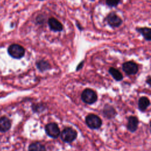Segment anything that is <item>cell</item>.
I'll return each instance as SVG.
<instances>
[{"label": "cell", "mask_w": 151, "mask_h": 151, "mask_svg": "<svg viewBox=\"0 0 151 151\" xmlns=\"http://www.w3.org/2000/svg\"><path fill=\"white\" fill-rule=\"evenodd\" d=\"M39 1H43V0H39Z\"/></svg>", "instance_id": "7402d4cb"}, {"label": "cell", "mask_w": 151, "mask_h": 151, "mask_svg": "<svg viewBox=\"0 0 151 151\" xmlns=\"http://www.w3.org/2000/svg\"><path fill=\"white\" fill-rule=\"evenodd\" d=\"M109 73L113 77V78L116 81H121L123 80V75L122 73L117 69L113 67H110L109 70Z\"/></svg>", "instance_id": "2e32d148"}, {"label": "cell", "mask_w": 151, "mask_h": 151, "mask_svg": "<svg viewBox=\"0 0 151 151\" xmlns=\"http://www.w3.org/2000/svg\"><path fill=\"white\" fill-rule=\"evenodd\" d=\"M44 17L42 15H38L37 18H36V21L37 23L38 24H42V22H44V19H43Z\"/></svg>", "instance_id": "d6986e66"}, {"label": "cell", "mask_w": 151, "mask_h": 151, "mask_svg": "<svg viewBox=\"0 0 151 151\" xmlns=\"http://www.w3.org/2000/svg\"><path fill=\"white\" fill-rule=\"evenodd\" d=\"M150 105V101L146 97H142L138 101V107L140 110L145 111Z\"/></svg>", "instance_id": "4fadbf2b"}, {"label": "cell", "mask_w": 151, "mask_h": 151, "mask_svg": "<svg viewBox=\"0 0 151 151\" xmlns=\"http://www.w3.org/2000/svg\"><path fill=\"white\" fill-rule=\"evenodd\" d=\"M120 1V0H106V4L110 7H114L116 6Z\"/></svg>", "instance_id": "ac0fdd59"}, {"label": "cell", "mask_w": 151, "mask_h": 151, "mask_svg": "<svg viewBox=\"0 0 151 151\" xmlns=\"http://www.w3.org/2000/svg\"><path fill=\"white\" fill-rule=\"evenodd\" d=\"M48 24L50 28L53 31L60 32L63 29L61 23L55 18H50L48 21Z\"/></svg>", "instance_id": "ba28073f"}, {"label": "cell", "mask_w": 151, "mask_h": 151, "mask_svg": "<svg viewBox=\"0 0 151 151\" xmlns=\"http://www.w3.org/2000/svg\"><path fill=\"white\" fill-rule=\"evenodd\" d=\"M108 24L113 28L119 27L122 24V19L117 16L114 12H112L109 14L106 18Z\"/></svg>", "instance_id": "52a82bcc"}, {"label": "cell", "mask_w": 151, "mask_h": 151, "mask_svg": "<svg viewBox=\"0 0 151 151\" xmlns=\"http://www.w3.org/2000/svg\"><path fill=\"white\" fill-rule=\"evenodd\" d=\"M8 52L9 55L12 57L16 59H19L24 55L25 49L19 44H14L8 47Z\"/></svg>", "instance_id": "7a4b0ae2"}, {"label": "cell", "mask_w": 151, "mask_h": 151, "mask_svg": "<svg viewBox=\"0 0 151 151\" xmlns=\"http://www.w3.org/2000/svg\"><path fill=\"white\" fill-rule=\"evenodd\" d=\"M45 130L47 134L54 139L57 138L60 134V130L55 123H50L45 126Z\"/></svg>", "instance_id": "5b68a950"}, {"label": "cell", "mask_w": 151, "mask_h": 151, "mask_svg": "<svg viewBox=\"0 0 151 151\" xmlns=\"http://www.w3.org/2000/svg\"><path fill=\"white\" fill-rule=\"evenodd\" d=\"M116 114V110L112 106L107 104L104 106L103 109V115L107 119L113 118Z\"/></svg>", "instance_id": "30bf717a"}, {"label": "cell", "mask_w": 151, "mask_h": 151, "mask_svg": "<svg viewBox=\"0 0 151 151\" xmlns=\"http://www.w3.org/2000/svg\"><path fill=\"white\" fill-rule=\"evenodd\" d=\"M138 124H139V120L136 117L130 116L128 118L127 128L130 132H134L137 130Z\"/></svg>", "instance_id": "9c48e42d"}, {"label": "cell", "mask_w": 151, "mask_h": 151, "mask_svg": "<svg viewBox=\"0 0 151 151\" xmlns=\"http://www.w3.org/2000/svg\"><path fill=\"white\" fill-rule=\"evenodd\" d=\"M37 68L41 72L49 70L51 67L49 63L45 60H40L36 64Z\"/></svg>", "instance_id": "9a60e30c"}, {"label": "cell", "mask_w": 151, "mask_h": 151, "mask_svg": "<svg viewBox=\"0 0 151 151\" xmlns=\"http://www.w3.org/2000/svg\"><path fill=\"white\" fill-rule=\"evenodd\" d=\"M77 136V132L72 127H66L60 134L61 139L66 143H71L74 141Z\"/></svg>", "instance_id": "6da1fadb"}, {"label": "cell", "mask_w": 151, "mask_h": 151, "mask_svg": "<svg viewBox=\"0 0 151 151\" xmlns=\"http://www.w3.org/2000/svg\"><path fill=\"white\" fill-rule=\"evenodd\" d=\"M83 66V61H82L81 63H80L79 64H78V65L77 66V69H76V70L77 71H78V70H80V69H81V68H82V67Z\"/></svg>", "instance_id": "ffe728a7"}, {"label": "cell", "mask_w": 151, "mask_h": 151, "mask_svg": "<svg viewBox=\"0 0 151 151\" xmlns=\"http://www.w3.org/2000/svg\"><path fill=\"white\" fill-rule=\"evenodd\" d=\"M11 121L9 119L3 117L0 118V131L2 132H6L11 127Z\"/></svg>", "instance_id": "8fae6325"}, {"label": "cell", "mask_w": 151, "mask_h": 151, "mask_svg": "<svg viewBox=\"0 0 151 151\" xmlns=\"http://www.w3.org/2000/svg\"><path fill=\"white\" fill-rule=\"evenodd\" d=\"M81 98L85 103L91 104L97 101V96L96 93L93 90L86 88L82 92Z\"/></svg>", "instance_id": "3957f363"}, {"label": "cell", "mask_w": 151, "mask_h": 151, "mask_svg": "<svg viewBox=\"0 0 151 151\" xmlns=\"http://www.w3.org/2000/svg\"><path fill=\"white\" fill-rule=\"evenodd\" d=\"M122 69L126 74L134 75L138 71V66L133 61H127L123 64Z\"/></svg>", "instance_id": "8992f818"}, {"label": "cell", "mask_w": 151, "mask_h": 151, "mask_svg": "<svg viewBox=\"0 0 151 151\" xmlns=\"http://www.w3.org/2000/svg\"><path fill=\"white\" fill-rule=\"evenodd\" d=\"M86 123L90 129H97L101 127L102 121L101 119L97 115L90 114L86 117Z\"/></svg>", "instance_id": "277c9868"}, {"label": "cell", "mask_w": 151, "mask_h": 151, "mask_svg": "<svg viewBox=\"0 0 151 151\" xmlns=\"http://www.w3.org/2000/svg\"><path fill=\"white\" fill-rule=\"evenodd\" d=\"M149 84H150V78H148V81L147 82Z\"/></svg>", "instance_id": "44dd1931"}, {"label": "cell", "mask_w": 151, "mask_h": 151, "mask_svg": "<svg viewBox=\"0 0 151 151\" xmlns=\"http://www.w3.org/2000/svg\"><path fill=\"white\" fill-rule=\"evenodd\" d=\"M137 31L140 33L145 39L147 41H150L151 40V35H150V32L151 30L149 28L147 27H144V28H138L136 29Z\"/></svg>", "instance_id": "5bb4252c"}, {"label": "cell", "mask_w": 151, "mask_h": 151, "mask_svg": "<svg viewBox=\"0 0 151 151\" xmlns=\"http://www.w3.org/2000/svg\"><path fill=\"white\" fill-rule=\"evenodd\" d=\"M32 110L34 112H42L45 109V106L43 104H36L32 105Z\"/></svg>", "instance_id": "e0dca14e"}, {"label": "cell", "mask_w": 151, "mask_h": 151, "mask_svg": "<svg viewBox=\"0 0 151 151\" xmlns=\"http://www.w3.org/2000/svg\"><path fill=\"white\" fill-rule=\"evenodd\" d=\"M28 151H47L45 146L40 142L32 143L28 147Z\"/></svg>", "instance_id": "7c38bea8"}]
</instances>
